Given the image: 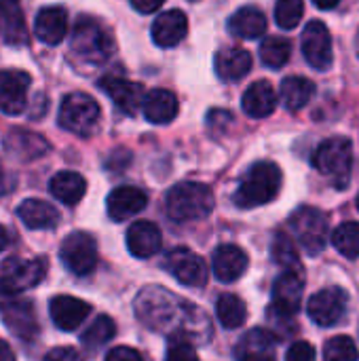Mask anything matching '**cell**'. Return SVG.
<instances>
[{"mask_svg": "<svg viewBox=\"0 0 359 361\" xmlns=\"http://www.w3.org/2000/svg\"><path fill=\"white\" fill-rule=\"evenodd\" d=\"M167 271L182 283L188 288H203L207 283V264L205 260L186 250V247H178L167 256Z\"/></svg>", "mask_w": 359, "mask_h": 361, "instance_id": "7c38bea8", "label": "cell"}, {"mask_svg": "<svg viewBox=\"0 0 359 361\" xmlns=\"http://www.w3.org/2000/svg\"><path fill=\"white\" fill-rule=\"evenodd\" d=\"M271 254H273V260L279 267H284V271H303L300 258H298V250H296L294 241L286 233H277L275 235Z\"/></svg>", "mask_w": 359, "mask_h": 361, "instance_id": "e575fe53", "label": "cell"}, {"mask_svg": "<svg viewBox=\"0 0 359 361\" xmlns=\"http://www.w3.org/2000/svg\"><path fill=\"white\" fill-rule=\"evenodd\" d=\"M163 2H165V0H131V6H133L135 11L148 15V13L159 11V8L163 6Z\"/></svg>", "mask_w": 359, "mask_h": 361, "instance_id": "b9f144b4", "label": "cell"}, {"mask_svg": "<svg viewBox=\"0 0 359 361\" xmlns=\"http://www.w3.org/2000/svg\"><path fill=\"white\" fill-rule=\"evenodd\" d=\"M72 53L87 66H102L114 51L110 32L93 17H80L70 38Z\"/></svg>", "mask_w": 359, "mask_h": 361, "instance_id": "3957f363", "label": "cell"}, {"mask_svg": "<svg viewBox=\"0 0 359 361\" xmlns=\"http://www.w3.org/2000/svg\"><path fill=\"white\" fill-rule=\"evenodd\" d=\"M8 243H11V235H8V231L0 224V252H4V250L8 247Z\"/></svg>", "mask_w": 359, "mask_h": 361, "instance_id": "f6af8a7d", "label": "cell"}, {"mask_svg": "<svg viewBox=\"0 0 359 361\" xmlns=\"http://www.w3.org/2000/svg\"><path fill=\"white\" fill-rule=\"evenodd\" d=\"M229 30L233 36L239 38H260L267 32V17L260 8L256 6H243L237 13H233V17L229 19Z\"/></svg>", "mask_w": 359, "mask_h": 361, "instance_id": "4316f807", "label": "cell"}, {"mask_svg": "<svg viewBox=\"0 0 359 361\" xmlns=\"http://www.w3.org/2000/svg\"><path fill=\"white\" fill-rule=\"evenodd\" d=\"M47 275L44 258H8L0 269V296H17L36 288Z\"/></svg>", "mask_w": 359, "mask_h": 361, "instance_id": "8992f818", "label": "cell"}, {"mask_svg": "<svg viewBox=\"0 0 359 361\" xmlns=\"http://www.w3.org/2000/svg\"><path fill=\"white\" fill-rule=\"evenodd\" d=\"M165 361H199V355H197V351H195L190 341L174 338V343L167 349Z\"/></svg>", "mask_w": 359, "mask_h": 361, "instance_id": "74e56055", "label": "cell"}, {"mask_svg": "<svg viewBox=\"0 0 359 361\" xmlns=\"http://www.w3.org/2000/svg\"><path fill=\"white\" fill-rule=\"evenodd\" d=\"M146 203H148V197L138 186H118L108 195L106 209H108L110 220L123 222V220L138 216L146 207Z\"/></svg>", "mask_w": 359, "mask_h": 361, "instance_id": "e0dca14e", "label": "cell"}, {"mask_svg": "<svg viewBox=\"0 0 359 361\" xmlns=\"http://www.w3.org/2000/svg\"><path fill=\"white\" fill-rule=\"evenodd\" d=\"M2 319L6 328L19 338H32L38 332L36 313L30 300H11L2 309Z\"/></svg>", "mask_w": 359, "mask_h": 361, "instance_id": "7402d4cb", "label": "cell"}, {"mask_svg": "<svg viewBox=\"0 0 359 361\" xmlns=\"http://www.w3.org/2000/svg\"><path fill=\"white\" fill-rule=\"evenodd\" d=\"M305 13L303 0H277L275 4V21L281 30H294Z\"/></svg>", "mask_w": 359, "mask_h": 361, "instance_id": "d590c367", "label": "cell"}, {"mask_svg": "<svg viewBox=\"0 0 359 361\" xmlns=\"http://www.w3.org/2000/svg\"><path fill=\"white\" fill-rule=\"evenodd\" d=\"M339 2H341V0H313V4H315L317 8H322V11H330V8H334Z\"/></svg>", "mask_w": 359, "mask_h": 361, "instance_id": "ee69618b", "label": "cell"}, {"mask_svg": "<svg viewBox=\"0 0 359 361\" xmlns=\"http://www.w3.org/2000/svg\"><path fill=\"white\" fill-rule=\"evenodd\" d=\"M59 125L80 137L95 133L99 125V106L93 97L85 93H70L59 106Z\"/></svg>", "mask_w": 359, "mask_h": 361, "instance_id": "5b68a950", "label": "cell"}, {"mask_svg": "<svg viewBox=\"0 0 359 361\" xmlns=\"http://www.w3.org/2000/svg\"><path fill=\"white\" fill-rule=\"evenodd\" d=\"M358 209H359V195H358Z\"/></svg>", "mask_w": 359, "mask_h": 361, "instance_id": "bcb514c9", "label": "cell"}, {"mask_svg": "<svg viewBox=\"0 0 359 361\" xmlns=\"http://www.w3.org/2000/svg\"><path fill=\"white\" fill-rule=\"evenodd\" d=\"M30 74L21 70H0V112L21 114L30 89Z\"/></svg>", "mask_w": 359, "mask_h": 361, "instance_id": "4fadbf2b", "label": "cell"}, {"mask_svg": "<svg viewBox=\"0 0 359 361\" xmlns=\"http://www.w3.org/2000/svg\"><path fill=\"white\" fill-rule=\"evenodd\" d=\"M347 300L349 298L343 288H326V290H320L315 296H311L307 305V313L313 324L322 328H330V326H336L345 317Z\"/></svg>", "mask_w": 359, "mask_h": 361, "instance_id": "9c48e42d", "label": "cell"}, {"mask_svg": "<svg viewBox=\"0 0 359 361\" xmlns=\"http://www.w3.org/2000/svg\"><path fill=\"white\" fill-rule=\"evenodd\" d=\"M59 258L70 273L89 275L97 264V243L93 235L83 231L70 233L59 247Z\"/></svg>", "mask_w": 359, "mask_h": 361, "instance_id": "ba28073f", "label": "cell"}, {"mask_svg": "<svg viewBox=\"0 0 359 361\" xmlns=\"http://www.w3.org/2000/svg\"><path fill=\"white\" fill-rule=\"evenodd\" d=\"M186 32H188V19H186L184 11H180V8H171V11L161 13L150 27L154 44L161 49L178 47L184 40Z\"/></svg>", "mask_w": 359, "mask_h": 361, "instance_id": "2e32d148", "label": "cell"}, {"mask_svg": "<svg viewBox=\"0 0 359 361\" xmlns=\"http://www.w3.org/2000/svg\"><path fill=\"white\" fill-rule=\"evenodd\" d=\"M305 292V279L300 271H284L273 286L271 311L279 317H294L300 309Z\"/></svg>", "mask_w": 359, "mask_h": 361, "instance_id": "8fae6325", "label": "cell"}, {"mask_svg": "<svg viewBox=\"0 0 359 361\" xmlns=\"http://www.w3.org/2000/svg\"><path fill=\"white\" fill-rule=\"evenodd\" d=\"M99 89L125 114H135L142 108L144 89H142L140 82H133V80H127V78H121V76H106V78L99 80Z\"/></svg>", "mask_w": 359, "mask_h": 361, "instance_id": "9a60e30c", "label": "cell"}, {"mask_svg": "<svg viewBox=\"0 0 359 361\" xmlns=\"http://www.w3.org/2000/svg\"><path fill=\"white\" fill-rule=\"evenodd\" d=\"M116 334V324L112 317L108 315H99L95 317V322L80 334V343L83 347H87L89 351H97L99 347H104L108 341H112Z\"/></svg>", "mask_w": 359, "mask_h": 361, "instance_id": "1f68e13d", "label": "cell"}, {"mask_svg": "<svg viewBox=\"0 0 359 361\" xmlns=\"http://www.w3.org/2000/svg\"><path fill=\"white\" fill-rule=\"evenodd\" d=\"M275 336L264 328H254L241 336L237 343L235 355L239 361H262L275 360Z\"/></svg>", "mask_w": 359, "mask_h": 361, "instance_id": "44dd1931", "label": "cell"}, {"mask_svg": "<svg viewBox=\"0 0 359 361\" xmlns=\"http://www.w3.org/2000/svg\"><path fill=\"white\" fill-rule=\"evenodd\" d=\"M353 161V146L347 137H330L322 142L313 154V165L320 173L334 178L341 186L347 182Z\"/></svg>", "mask_w": 359, "mask_h": 361, "instance_id": "52a82bcc", "label": "cell"}, {"mask_svg": "<svg viewBox=\"0 0 359 361\" xmlns=\"http://www.w3.org/2000/svg\"><path fill=\"white\" fill-rule=\"evenodd\" d=\"M248 254L239 247V245H220L216 247L214 256H212V269L218 281L222 283H233L239 277H243V273L248 271Z\"/></svg>", "mask_w": 359, "mask_h": 361, "instance_id": "ac0fdd59", "label": "cell"}, {"mask_svg": "<svg viewBox=\"0 0 359 361\" xmlns=\"http://www.w3.org/2000/svg\"><path fill=\"white\" fill-rule=\"evenodd\" d=\"M34 34L40 42L55 47L68 34V15L61 6H44L36 13Z\"/></svg>", "mask_w": 359, "mask_h": 361, "instance_id": "d6986e66", "label": "cell"}, {"mask_svg": "<svg viewBox=\"0 0 359 361\" xmlns=\"http://www.w3.org/2000/svg\"><path fill=\"white\" fill-rule=\"evenodd\" d=\"M243 112L252 118H267L277 108V93L269 80H258L248 87L241 99Z\"/></svg>", "mask_w": 359, "mask_h": 361, "instance_id": "cb8c5ba5", "label": "cell"}, {"mask_svg": "<svg viewBox=\"0 0 359 361\" xmlns=\"http://www.w3.org/2000/svg\"><path fill=\"white\" fill-rule=\"evenodd\" d=\"M0 361H15L13 349H11L4 341H0Z\"/></svg>", "mask_w": 359, "mask_h": 361, "instance_id": "7bdbcfd3", "label": "cell"}, {"mask_svg": "<svg viewBox=\"0 0 359 361\" xmlns=\"http://www.w3.org/2000/svg\"><path fill=\"white\" fill-rule=\"evenodd\" d=\"M17 216L30 231H49L59 224V212L42 199H25L17 207Z\"/></svg>", "mask_w": 359, "mask_h": 361, "instance_id": "484cf974", "label": "cell"}, {"mask_svg": "<svg viewBox=\"0 0 359 361\" xmlns=\"http://www.w3.org/2000/svg\"><path fill=\"white\" fill-rule=\"evenodd\" d=\"M332 245L349 260L359 258V222H343L332 233Z\"/></svg>", "mask_w": 359, "mask_h": 361, "instance_id": "836d02e7", "label": "cell"}, {"mask_svg": "<svg viewBox=\"0 0 359 361\" xmlns=\"http://www.w3.org/2000/svg\"><path fill=\"white\" fill-rule=\"evenodd\" d=\"M315 93V85L305 76H288L281 80V102L290 112L303 110Z\"/></svg>", "mask_w": 359, "mask_h": 361, "instance_id": "f1b7e54d", "label": "cell"}, {"mask_svg": "<svg viewBox=\"0 0 359 361\" xmlns=\"http://www.w3.org/2000/svg\"><path fill=\"white\" fill-rule=\"evenodd\" d=\"M216 199L207 184L180 182L165 195V212L176 222L203 220L214 212Z\"/></svg>", "mask_w": 359, "mask_h": 361, "instance_id": "6da1fadb", "label": "cell"}, {"mask_svg": "<svg viewBox=\"0 0 359 361\" xmlns=\"http://www.w3.org/2000/svg\"><path fill=\"white\" fill-rule=\"evenodd\" d=\"M142 112L148 123L167 125L178 116V97L167 89H152L142 99Z\"/></svg>", "mask_w": 359, "mask_h": 361, "instance_id": "603a6c76", "label": "cell"}, {"mask_svg": "<svg viewBox=\"0 0 359 361\" xmlns=\"http://www.w3.org/2000/svg\"><path fill=\"white\" fill-rule=\"evenodd\" d=\"M161 228L150 220H138L127 231V247L135 258H150L161 250Z\"/></svg>", "mask_w": 359, "mask_h": 361, "instance_id": "ffe728a7", "label": "cell"}, {"mask_svg": "<svg viewBox=\"0 0 359 361\" xmlns=\"http://www.w3.org/2000/svg\"><path fill=\"white\" fill-rule=\"evenodd\" d=\"M290 55H292V44L288 38H281V36H271L260 47V59L271 70L284 68L288 63Z\"/></svg>", "mask_w": 359, "mask_h": 361, "instance_id": "d6a6232c", "label": "cell"}, {"mask_svg": "<svg viewBox=\"0 0 359 361\" xmlns=\"http://www.w3.org/2000/svg\"><path fill=\"white\" fill-rule=\"evenodd\" d=\"M303 55L309 61L311 68L326 72L332 68L334 55H332V36L322 21H311L307 23L303 32Z\"/></svg>", "mask_w": 359, "mask_h": 361, "instance_id": "30bf717a", "label": "cell"}, {"mask_svg": "<svg viewBox=\"0 0 359 361\" xmlns=\"http://www.w3.org/2000/svg\"><path fill=\"white\" fill-rule=\"evenodd\" d=\"M216 315L226 330H237L248 319V307L237 294H222L216 302Z\"/></svg>", "mask_w": 359, "mask_h": 361, "instance_id": "4dcf8cb0", "label": "cell"}, {"mask_svg": "<svg viewBox=\"0 0 359 361\" xmlns=\"http://www.w3.org/2000/svg\"><path fill=\"white\" fill-rule=\"evenodd\" d=\"M286 361H315V349L307 341H298L288 349Z\"/></svg>", "mask_w": 359, "mask_h": 361, "instance_id": "f35d334b", "label": "cell"}, {"mask_svg": "<svg viewBox=\"0 0 359 361\" xmlns=\"http://www.w3.org/2000/svg\"><path fill=\"white\" fill-rule=\"evenodd\" d=\"M281 188V169L271 161H260L248 169L237 192L235 205L241 209H252L271 203Z\"/></svg>", "mask_w": 359, "mask_h": 361, "instance_id": "7a4b0ae2", "label": "cell"}, {"mask_svg": "<svg viewBox=\"0 0 359 361\" xmlns=\"http://www.w3.org/2000/svg\"><path fill=\"white\" fill-rule=\"evenodd\" d=\"M214 68L222 80H241L252 70V55L241 47H229L216 53Z\"/></svg>", "mask_w": 359, "mask_h": 361, "instance_id": "d4e9b609", "label": "cell"}, {"mask_svg": "<svg viewBox=\"0 0 359 361\" xmlns=\"http://www.w3.org/2000/svg\"><path fill=\"white\" fill-rule=\"evenodd\" d=\"M42 361H85L74 347H55L51 349Z\"/></svg>", "mask_w": 359, "mask_h": 361, "instance_id": "ab89813d", "label": "cell"}, {"mask_svg": "<svg viewBox=\"0 0 359 361\" xmlns=\"http://www.w3.org/2000/svg\"><path fill=\"white\" fill-rule=\"evenodd\" d=\"M49 190H51V195L59 203H63V205H76L85 197V192H87V182L76 171H59V173H55L51 178Z\"/></svg>", "mask_w": 359, "mask_h": 361, "instance_id": "83f0119b", "label": "cell"}, {"mask_svg": "<svg viewBox=\"0 0 359 361\" xmlns=\"http://www.w3.org/2000/svg\"><path fill=\"white\" fill-rule=\"evenodd\" d=\"M49 313L53 324L61 330V332H74L83 326V322L89 317L91 313V305H87L85 300L76 298V296H55L49 302Z\"/></svg>", "mask_w": 359, "mask_h": 361, "instance_id": "5bb4252c", "label": "cell"}, {"mask_svg": "<svg viewBox=\"0 0 359 361\" xmlns=\"http://www.w3.org/2000/svg\"><path fill=\"white\" fill-rule=\"evenodd\" d=\"M104 361H142V355L131 347H114L108 351Z\"/></svg>", "mask_w": 359, "mask_h": 361, "instance_id": "60d3db41", "label": "cell"}, {"mask_svg": "<svg viewBox=\"0 0 359 361\" xmlns=\"http://www.w3.org/2000/svg\"><path fill=\"white\" fill-rule=\"evenodd\" d=\"M359 351L349 336H334L326 343L324 361H358Z\"/></svg>", "mask_w": 359, "mask_h": 361, "instance_id": "8d00e7d4", "label": "cell"}, {"mask_svg": "<svg viewBox=\"0 0 359 361\" xmlns=\"http://www.w3.org/2000/svg\"><path fill=\"white\" fill-rule=\"evenodd\" d=\"M290 228L296 237V241L303 245V250L309 256L322 254L328 237H330V228H328V218L324 212H320L317 207H298L292 216H290Z\"/></svg>", "mask_w": 359, "mask_h": 361, "instance_id": "277c9868", "label": "cell"}, {"mask_svg": "<svg viewBox=\"0 0 359 361\" xmlns=\"http://www.w3.org/2000/svg\"><path fill=\"white\" fill-rule=\"evenodd\" d=\"M262 361H275V360H262Z\"/></svg>", "mask_w": 359, "mask_h": 361, "instance_id": "7dc6e473", "label": "cell"}, {"mask_svg": "<svg viewBox=\"0 0 359 361\" xmlns=\"http://www.w3.org/2000/svg\"><path fill=\"white\" fill-rule=\"evenodd\" d=\"M0 15H2V34L8 44H23L25 42V23L19 0H0Z\"/></svg>", "mask_w": 359, "mask_h": 361, "instance_id": "f546056e", "label": "cell"}]
</instances>
